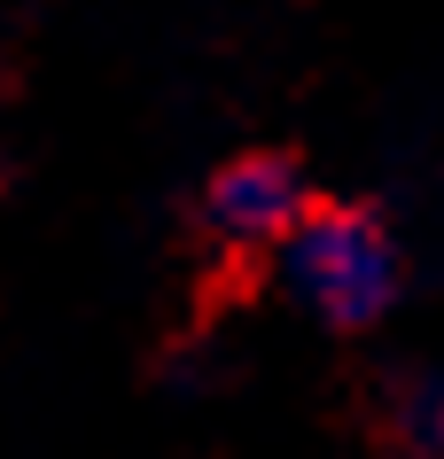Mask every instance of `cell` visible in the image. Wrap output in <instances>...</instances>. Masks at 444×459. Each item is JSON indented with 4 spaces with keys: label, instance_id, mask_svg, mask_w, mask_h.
<instances>
[{
    "label": "cell",
    "instance_id": "2",
    "mask_svg": "<svg viewBox=\"0 0 444 459\" xmlns=\"http://www.w3.org/2000/svg\"><path fill=\"white\" fill-rule=\"evenodd\" d=\"M312 203H320V195H312V179H304L296 156L249 148V156H226V164L196 187L187 226H196L211 249H226V257H273Z\"/></svg>",
    "mask_w": 444,
    "mask_h": 459
},
{
    "label": "cell",
    "instance_id": "1",
    "mask_svg": "<svg viewBox=\"0 0 444 459\" xmlns=\"http://www.w3.org/2000/svg\"><path fill=\"white\" fill-rule=\"evenodd\" d=\"M281 296L327 335H367L405 304V242L374 203H312L273 249Z\"/></svg>",
    "mask_w": 444,
    "mask_h": 459
},
{
    "label": "cell",
    "instance_id": "3",
    "mask_svg": "<svg viewBox=\"0 0 444 459\" xmlns=\"http://www.w3.org/2000/svg\"><path fill=\"white\" fill-rule=\"evenodd\" d=\"M374 429L390 459H444V374L437 366H397L374 389Z\"/></svg>",
    "mask_w": 444,
    "mask_h": 459
}]
</instances>
